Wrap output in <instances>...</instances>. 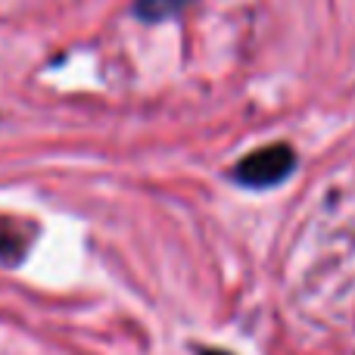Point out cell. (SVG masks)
<instances>
[{
	"mask_svg": "<svg viewBox=\"0 0 355 355\" xmlns=\"http://www.w3.org/2000/svg\"><path fill=\"white\" fill-rule=\"evenodd\" d=\"M293 150L287 144H271V147H262L256 153H250L246 159H240L237 168H234V181L243 184V187H275L293 172Z\"/></svg>",
	"mask_w": 355,
	"mask_h": 355,
	"instance_id": "obj_1",
	"label": "cell"
},
{
	"mask_svg": "<svg viewBox=\"0 0 355 355\" xmlns=\"http://www.w3.org/2000/svg\"><path fill=\"white\" fill-rule=\"evenodd\" d=\"M25 246H28V237H25L16 225L0 221V262L16 265L19 259L25 256Z\"/></svg>",
	"mask_w": 355,
	"mask_h": 355,
	"instance_id": "obj_2",
	"label": "cell"
},
{
	"mask_svg": "<svg viewBox=\"0 0 355 355\" xmlns=\"http://www.w3.org/2000/svg\"><path fill=\"white\" fill-rule=\"evenodd\" d=\"M184 3H187V0H137L135 12H137V16H144L147 22H159V19L175 16Z\"/></svg>",
	"mask_w": 355,
	"mask_h": 355,
	"instance_id": "obj_3",
	"label": "cell"
},
{
	"mask_svg": "<svg viewBox=\"0 0 355 355\" xmlns=\"http://www.w3.org/2000/svg\"><path fill=\"white\" fill-rule=\"evenodd\" d=\"M200 355H231V352H225V349H202Z\"/></svg>",
	"mask_w": 355,
	"mask_h": 355,
	"instance_id": "obj_4",
	"label": "cell"
}]
</instances>
